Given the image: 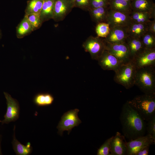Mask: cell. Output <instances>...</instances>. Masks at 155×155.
Instances as JSON below:
<instances>
[{"label":"cell","instance_id":"29","mask_svg":"<svg viewBox=\"0 0 155 155\" xmlns=\"http://www.w3.org/2000/svg\"><path fill=\"white\" fill-rule=\"evenodd\" d=\"M27 16L32 26L34 31L39 29L43 23L40 16L33 14Z\"/></svg>","mask_w":155,"mask_h":155},{"label":"cell","instance_id":"36","mask_svg":"<svg viewBox=\"0 0 155 155\" xmlns=\"http://www.w3.org/2000/svg\"><path fill=\"white\" fill-rule=\"evenodd\" d=\"M1 135H0V155L2 154L1 150Z\"/></svg>","mask_w":155,"mask_h":155},{"label":"cell","instance_id":"21","mask_svg":"<svg viewBox=\"0 0 155 155\" xmlns=\"http://www.w3.org/2000/svg\"><path fill=\"white\" fill-rule=\"evenodd\" d=\"M110 9L113 10L130 14L132 12L131 2L124 0H110Z\"/></svg>","mask_w":155,"mask_h":155},{"label":"cell","instance_id":"1","mask_svg":"<svg viewBox=\"0 0 155 155\" xmlns=\"http://www.w3.org/2000/svg\"><path fill=\"white\" fill-rule=\"evenodd\" d=\"M119 119L125 137L130 140L144 135L146 121L127 101L123 106Z\"/></svg>","mask_w":155,"mask_h":155},{"label":"cell","instance_id":"3","mask_svg":"<svg viewBox=\"0 0 155 155\" xmlns=\"http://www.w3.org/2000/svg\"><path fill=\"white\" fill-rule=\"evenodd\" d=\"M134 85L144 94H155V67L136 68Z\"/></svg>","mask_w":155,"mask_h":155},{"label":"cell","instance_id":"34","mask_svg":"<svg viewBox=\"0 0 155 155\" xmlns=\"http://www.w3.org/2000/svg\"><path fill=\"white\" fill-rule=\"evenodd\" d=\"M148 32L155 35V19L150 20L147 23Z\"/></svg>","mask_w":155,"mask_h":155},{"label":"cell","instance_id":"20","mask_svg":"<svg viewBox=\"0 0 155 155\" xmlns=\"http://www.w3.org/2000/svg\"><path fill=\"white\" fill-rule=\"evenodd\" d=\"M56 0H44L40 17L43 23L52 19Z\"/></svg>","mask_w":155,"mask_h":155},{"label":"cell","instance_id":"18","mask_svg":"<svg viewBox=\"0 0 155 155\" xmlns=\"http://www.w3.org/2000/svg\"><path fill=\"white\" fill-rule=\"evenodd\" d=\"M147 23H142L132 21L127 28L128 36L141 38L148 31Z\"/></svg>","mask_w":155,"mask_h":155},{"label":"cell","instance_id":"9","mask_svg":"<svg viewBox=\"0 0 155 155\" xmlns=\"http://www.w3.org/2000/svg\"><path fill=\"white\" fill-rule=\"evenodd\" d=\"M132 22L130 14L109 9L106 23L108 24L110 28L116 27H127Z\"/></svg>","mask_w":155,"mask_h":155},{"label":"cell","instance_id":"23","mask_svg":"<svg viewBox=\"0 0 155 155\" xmlns=\"http://www.w3.org/2000/svg\"><path fill=\"white\" fill-rule=\"evenodd\" d=\"M33 31L32 26L28 19L27 16L25 15L16 28L17 37L19 38H22Z\"/></svg>","mask_w":155,"mask_h":155},{"label":"cell","instance_id":"28","mask_svg":"<svg viewBox=\"0 0 155 155\" xmlns=\"http://www.w3.org/2000/svg\"><path fill=\"white\" fill-rule=\"evenodd\" d=\"M110 30L108 24L106 22H102L96 24L95 28L97 36L105 38L109 34Z\"/></svg>","mask_w":155,"mask_h":155},{"label":"cell","instance_id":"15","mask_svg":"<svg viewBox=\"0 0 155 155\" xmlns=\"http://www.w3.org/2000/svg\"><path fill=\"white\" fill-rule=\"evenodd\" d=\"M127 27H116L110 28L109 33L104 38L105 42L110 44H116L125 42L128 36Z\"/></svg>","mask_w":155,"mask_h":155},{"label":"cell","instance_id":"24","mask_svg":"<svg viewBox=\"0 0 155 155\" xmlns=\"http://www.w3.org/2000/svg\"><path fill=\"white\" fill-rule=\"evenodd\" d=\"M44 0H30L27 1L25 15L36 14L40 16Z\"/></svg>","mask_w":155,"mask_h":155},{"label":"cell","instance_id":"25","mask_svg":"<svg viewBox=\"0 0 155 155\" xmlns=\"http://www.w3.org/2000/svg\"><path fill=\"white\" fill-rule=\"evenodd\" d=\"M54 98L53 96L49 93H39L34 97L33 101L38 106L50 105L53 103Z\"/></svg>","mask_w":155,"mask_h":155},{"label":"cell","instance_id":"6","mask_svg":"<svg viewBox=\"0 0 155 155\" xmlns=\"http://www.w3.org/2000/svg\"><path fill=\"white\" fill-rule=\"evenodd\" d=\"M79 110L77 108L71 110L65 113L62 116L57 128L58 133L62 135L63 131H68V134L72 129L77 126L81 123L82 121L78 116Z\"/></svg>","mask_w":155,"mask_h":155},{"label":"cell","instance_id":"17","mask_svg":"<svg viewBox=\"0 0 155 155\" xmlns=\"http://www.w3.org/2000/svg\"><path fill=\"white\" fill-rule=\"evenodd\" d=\"M125 42L128 47L132 61L144 49L141 38L128 36Z\"/></svg>","mask_w":155,"mask_h":155},{"label":"cell","instance_id":"16","mask_svg":"<svg viewBox=\"0 0 155 155\" xmlns=\"http://www.w3.org/2000/svg\"><path fill=\"white\" fill-rule=\"evenodd\" d=\"M132 11L149 13L155 16V4L152 0H132Z\"/></svg>","mask_w":155,"mask_h":155},{"label":"cell","instance_id":"13","mask_svg":"<svg viewBox=\"0 0 155 155\" xmlns=\"http://www.w3.org/2000/svg\"><path fill=\"white\" fill-rule=\"evenodd\" d=\"M98 64L104 70L114 71L122 64L114 55L105 49L97 60Z\"/></svg>","mask_w":155,"mask_h":155},{"label":"cell","instance_id":"19","mask_svg":"<svg viewBox=\"0 0 155 155\" xmlns=\"http://www.w3.org/2000/svg\"><path fill=\"white\" fill-rule=\"evenodd\" d=\"M109 5L90 9L89 11L92 20L97 24L100 22H106Z\"/></svg>","mask_w":155,"mask_h":155},{"label":"cell","instance_id":"4","mask_svg":"<svg viewBox=\"0 0 155 155\" xmlns=\"http://www.w3.org/2000/svg\"><path fill=\"white\" fill-rule=\"evenodd\" d=\"M136 68L132 61L121 64L115 71L114 81L128 89L134 85Z\"/></svg>","mask_w":155,"mask_h":155},{"label":"cell","instance_id":"10","mask_svg":"<svg viewBox=\"0 0 155 155\" xmlns=\"http://www.w3.org/2000/svg\"><path fill=\"white\" fill-rule=\"evenodd\" d=\"M132 61L136 69L155 67V48H144Z\"/></svg>","mask_w":155,"mask_h":155},{"label":"cell","instance_id":"30","mask_svg":"<svg viewBox=\"0 0 155 155\" xmlns=\"http://www.w3.org/2000/svg\"><path fill=\"white\" fill-rule=\"evenodd\" d=\"M113 136L106 140L98 149L97 155H111L110 142Z\"/></svg>","mask_w":155,"mask_h":155},{"label":"cell","instance_id":"40","mask_svg":"<svg viewBox=\"0 0 155 155\" xmlns=\"http://www.w3.org/2000/svg\"><path fill=\"white\" fill-rule=\"evenodd\" d=\"M109 0V1L110 0Z\"/></svg>","mask_w":155,"mask_h":155},{"label":"cell","instance_id":"39","mask_svg":"<svg viewBox=\"0 0 155 155\" xmlns=\"http://www.w3.org/2000/svg\"><path fill=\"white\" fill-rule=\"evenodd\" d=\"M72 1H73V3H74V2L75 1V0H71Z\"/></svg>","mask_w":155,"mask_h":155},{"label":"cell","instance_id":"35","mask_svg":"<svg viewBox=\"0 0 155 155\" xmlns=\"http://www.w3.org/2000/svg\"><path fill=\"white\" fill-rule=\"evenodd\" d=\"M150 146H147L137 152L135 155H148Z\"/></svg>","mask_w":155,"mask_h":155},{"label":"cell","instance_id":"38","mask_svg":"<svg viewBox=\"0 0 155 155\" xmlns=\"http://www.w3.org/2000/svg\"><path fill=\"white\" fill-rule=\"evenodd\" d=\"M124 0L128 1V2H131V1H132V0Z\"/></svg>","mask_w":155,"mask_h":155},{"label":"cell","instance_id":"8","mask_svg":"<svg viewBox=\"0 0 155 155\" xmlns=\"http://www.w3.org/2000/svg\"><path fill=\"white\" fill-rule=\"evenodd\" d=\"M106 43L105 49L116 57L122 64L132 61L128 47L125 42L116 44Z\"/></svg>","mask_w":155,"mask_h":155},{"label":"cell","instance_id":"26","mask_svg":"<svg viewBox=\"0 0 155 155\" xmlns=\"http://www.w3.org/2000/svg\"><path fill=\"white\" fill-rule=\"evenodd\" d=\"M130 16L132 21L142 23H147L150 19H155V16L152 14L146 12L132 11Z\"/></svg>","mask_w":155,"mask_h":155},{"label":"cell","instance_id":"5","mask_svg":"<svg viewBox=\"0 0 155 155\" xmlns=\"http://www.w3.org/2000/svg\"><path fill=\"white\" fill-rule=\"evenodd\" d=\"M106 44L104 38L91 36L84 42L82 47L90 54L92 59L97 60L105 50Z\"/></svg>","mask_w":155,"mask_h":155},{"label":"cell","instance_id":"14","mask_svg":"<svg viewBox=\"0 0 155 155\" xmlns=\"http://www.w3.org/2000/svg\"><path fill=\"white\" fill-rule=\"evenodd\" d=\"M125 137L119 132L113 136L110 142L111 155H127V142Z\"/></svg>","mask_w":155,"mask_h":155},{"label":"cell","instance_id":"22","mask_svg":"<svg viewBox=\"0 0 155 155\" xmlns=\"http://www.w3.org/2000/svg\"><path fill=\"white\" fill-rule=\"evenodd\" d=\"M15 126L13 128V134L12 144L13 149L16 154L18 155H28L32 151V148L30 142L25 146L21 144L16 139L15 136Z\"/></svg>","mask_w":155,"mask_h":155},{"label":"cell","instance_id":"7","mask_svg":"<svg viewBox=\"0 0 155 155\" xmlns=\"http://www.w3.org/2000/svg\"><path fill=\"white\" fill-rule=\"evenodd\" d=\"M3 93L6 100L7 111L4 116V119L0 122L2 124H8L17 120L19 117L20 107L18 101L12 97L11 95L6 92Z\"/></svg>","mask_w":155,"mask_h":155},{"label":"cell","instance_id":"11","mask_svg":"<svg viewBox=\"0 0 155 155\" xmlns=\"http://www.w3.org/2000/svg\"><path fill=\"white\" fill-rule=\"evenodd\" d=\"M155 139L148 134L129 140L127 142V155H135L136 153L144 147L153 144H155Z\"/></svg>","mask_w":155,"mask_h":155},{"label":"cell","instance_id":"12","mask_svg":"<svg viewBox=\"0 0 155 155\" xmlns=\"http://www.w3.org/2000/svg\"><path fill=\"white\" fill-rule=\"evenodd\" d=\"M74 7L71 0H56L52 19L55 22L62 21Z\"/></svg>","mask_w":155,"mask_h":155},{"label":"cell","instance_id":"41","mask_svg":"<svg viewBox=\"0 0 155 155\" xmlns=\"http://www.w3.org/2000/svg\"></svg>","mask_w":155,"mask_h":155},{"label":"cell","instance_id":"2","mask_svg":"<svg viewBox=\"0 0 155 155\" xmlns=\"http://www.w3.org/2000/svg\"><path fill=\"white\" fill-rule=\"evenodd\" d=\"M127 102L145 121H148L155 115V94L137 95Z\"/></svg>","mask_w":155,"mask_h":155},{"label":"cell","instance_id":"33","mask_svg":"<svg viewBox=\"0 0 155 155\" xmlns=\"http://www.w3.org/2000/svg\"><path fill=\"white\" fill-rule=\"evenodd\" d=\"M108 0H90L91 9L108 6Z\"/></svg>","mask_w":155,"mask_h":155},{"label":"cell","instance_id":"32","mask_svg":"<svg viewBox=\"0 0 155 155\" xmlns=\"http://www.w3.org/2000/svg\"><path fill=\"white\" fill-rule=\"evenodd\" d=\"M74 7H77L83 11H88L90 9V0H75Z\"/></svg>","mask_w":155,"mask_h":155},{"label":"cell","instance_id":"37","mask_svg":"<svg viewBox=\"0 0 155 155\" xmlns=\"http://www.w3.org/2000/svg\"><path fill=\"white\" fill-rule=\"evenodd\" d=\"M2 31H1V30L0 28V40L2 38Z\"/></svg>","mask_w":155,"mask_h":155},{"label":"cell","instance_id":"27","mask_svg":"<svg viewBox=\"0 0 155 155\" xmlns=\"http://www.w3.org/2000/svg\"><path fill=\"white\" fill-rule=\"evenodd\" d=\"M144 47L145 49L155 48V35L147 32L141 38Z\"/></svg>","mask_w":155,"mask_h":155},{"label":"cell","instance_id":"31","mask_svg":"<svg viewBox=\"0 0 155 155\" xmlns=\"http://www.w3.org/2000/svg\"><path fill=\"white\" fill-rule=\"evenodd\" d=\"M146 124V130L148 134L155 139V115L149 120Z\"/></svg>","mask_w":155,"mask_h":155}]
</instances>
